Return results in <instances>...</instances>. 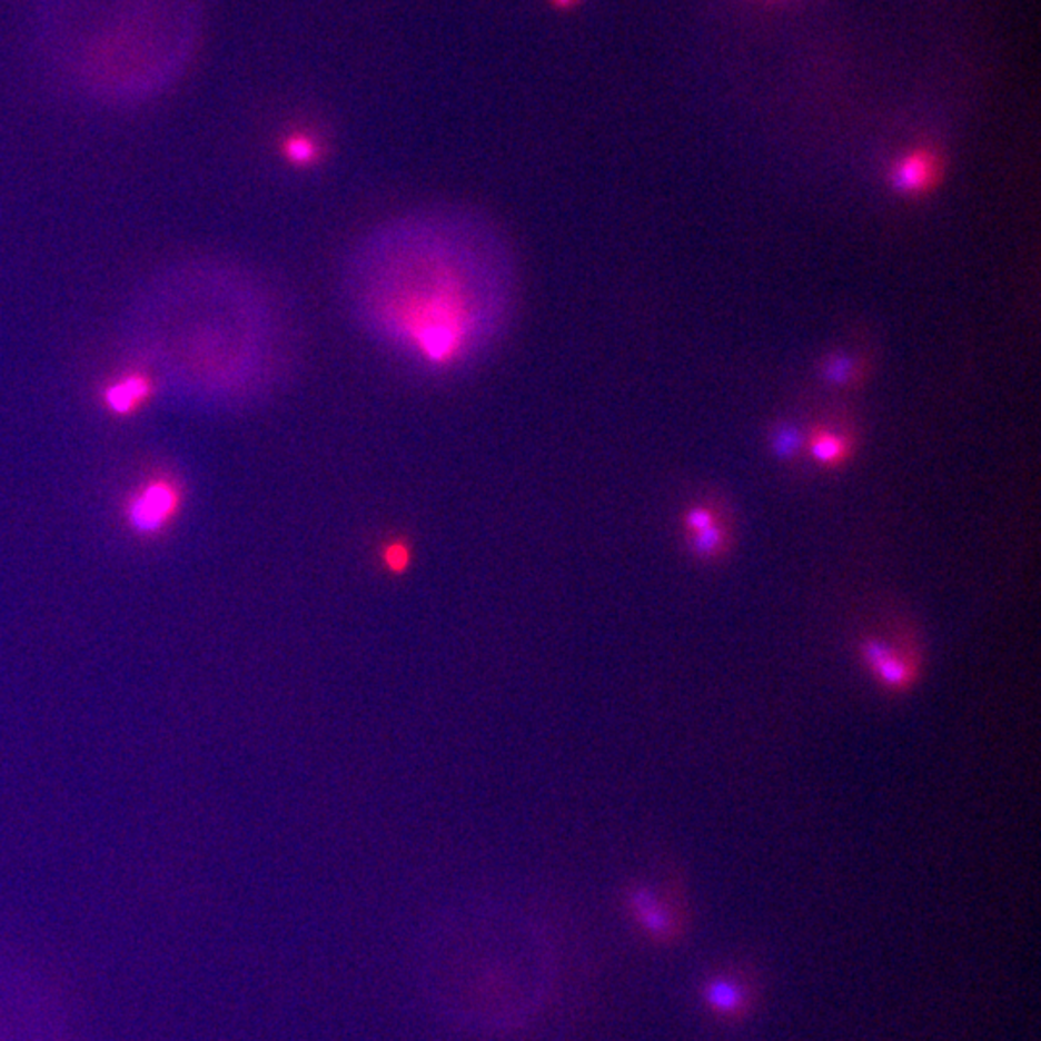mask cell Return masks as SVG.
Wrapping results in <instances>:
<instances>
[{
  "label": "cell",
  "mask_w": 1041,
  "mask_h": 1041,
  "mask_svg": "<svg viewBox=\"0 0 1041 1041\" xmlns=\"http://www.w3.org/2000/svg\"><path fill=\"white\" fill-rule=\"evenodd\" d=\"M282 152L291 165H307L317 157V143L305 133H294L284 139Z\"/></svg>",
  "instance_id": "7c38bea8"
},
{
  "label": "cell",
  "mask_w": 1041,
  "mask_h": 1041,
  "mask_svg": "<svg viewBox=\"0 0 1041 1041\" xmlns=\"http://www.w3.org/2000/svg\"><path fill=\"white\" fill-rule=\"evenodd\" d=\"M409 559H412V554L404 544H390V546L384 548L383 562L391 573L404 572L407 564H409Z\"/></svg>",
  "instance_id": "9a60e30c"
},
{
  "label": "cell",
  "mask_w": 1041,
  "mask_h": 1041,
  "mask_svg": "<svg viewBox=\"0 0 1041 1041\" xmlns=\"http://www.w3.org/2000/svg\"><path fill=\"white\" fill-rule=\"evenodd\" d=\"M575 2H577V0H554V4H556L557 8H569L573 7Z\"/></svg>",
  "instance_id": "2e32d148"
},
{
  "label": "cell",
  "mask_w": 1041,
  "mask_h": 1041,
  "mask_svg": "<svg viewBox=\"0 0 1041 1041\" xmlns=\"http://www.w3.org/2000/svg\"><path fill=\"white\" fill-rule=\"evenodd\" d=\"M772 444H774L775 454L781 457V459H787V462H795L801 456V448H803V438L801 434L796 433V428L787 427H777L774 436H772Z\"/></svg>",
  "instance_id": "4fadbf2b"
},
{
  "label": "cell",
  "mask_w": 1041,
  "mask_h": 1041,
  "mask_svg": "<svg viewBox=\"0 0 1041 1041\" xmlns=\"http://www.w3.org/2000/svg\"><path fill=\"white\" fill-rule=\"evenodd\" d=\"M940 155L932 147H914L891 168L893 188L909 197L930 194L941 180Z\"/></svg>",
  "instance_id": "8992f818"
},
{
  "label": "cell",
  "mask_w": 1041,
  "mask_h": 1041,
  "mask_svg": "<svg viewBox=\"0 0 1041 1041\" xmlns=\"http://www.w3.org/2000/svg\"><path fill=\"white\" fill-rule=\"evenodd\" d=\"M184 507V486L180 480L159 473L139 483L123 502V523L131 535L155 538L167 533Z\"/></svg>",
  "instance_id": "277c9868"
},
{
  "label": "cell",
  "mask_w": 1041,
  "mask_h": 1041,
  "mask_svg": "<svg viewBox=\"0 0 1041 1041\" xmlns=\"http://www.w3.org/2000/svg\"><path fill=\"white\" fill-rule=\"evenodd\" d=\"M347 291L363 326L413 363L456 369L506 325L514 270L490 226L462 212L399 218L357 247Z\"/></svg>",
  "instance_id": "6da1fadb"
},
{
  "label": "cell",
  "mask_w": 1041,
  "mask_h": 1041,
  "mask_svg": "<svg viewBox=\"0 0 1041 1041\" xmlns=\"http://www.w3.org/2000/svg\"><path fill=\"white\" fill-rule=\"evenodd\" d=\"M717 519H720V514H717L714 507H694V509L688 512L687 517H685V531H687L688 536L696 535V533H701L704 528H708L710 525H714Z\"/></svg>",
  "instance_id": "5bb4252c"
},
{
  "label": "cell",
  "mask_w": 1041,
  "mask_h": 1041,
  "mask_svg": "<svg viewBox=\"0 0 1041 1041\" xmlns=\"http://www.w3.org/2000/svg\"><path fill=\"white\" fill-rule=\"evenodd\" d=\"M810 454L825 467H839L853 452V442L825 428H812L809 436Z\"/></svg>",
  "instance_id": "9c48e42d"
},
{
  "label": "cell",
  "mask_w": 1041,
  "mask_h": 1041,
  "mask_svg": "<svg viewBox=\"0 0 1041 1041\" xmlns=\"http://www.w3.org/2000/svg\"><path fill=\"white\" fill-rule=\"evenodd\" d=\"M0 1041H72L51 988L28 964L2 951Z\"/></svg>",
  "instance_id": "3957f363"
},
{
  "label": "cell",
  "mask_w": 1041,
  "mask_h": 1041,
  "mask_svg": "<svg viewBox=\"0 0 1041 1041\" xmlns=\"http://www.w3.org/2000/svg\"><path fill=\"white\" fill-rule=\"evenodd\" d=\"M688 546H691L694 556L702 559V562L720 559L730 548V528L722 519H717L708 528H704L696 535L688 536Z\"/></svg>",
  "instance_id": "30bf717a"
},
{
  "label": "cell",
  "mask_w": 1041,
  "mask_h": 1041,
  "mask_svg": "<svg viewBox=\"0 0 1041 1041\" xmlns=\"http://www.w3.org/2000/svg\"><path fill=\"white\" fill-rule=\"evenodd\" d=\"M706 1003L722 1019H737L748 1011L751 991L735 974H720L706 985Z\"/></svg>",
  "instance_id": "ba28073f"
},
{
  "label": "cell",
  "mask_w": 1041,
  "mask_h": 1041,
  "mask_svg": "<svg viewBox=\"0 0 1041 1041\" xmlns=\"http://www.w3.org/2000/svg\"><path fill=\"white\" fill-rule=\"evenodd\" d=\"M859 654L875 680L893 693L911 688L920 672V648L916 635L906 623L895 635V643H885L878 636H864Z\"/></svg>",
  "instance_id": "5b68a950"
},
{
  "label": "cell",
  "mask_w": 1041,
  "mask_h": 1041,
  "mask_svg": "<svg viewBox=\"0 0 1041 1041\" xmlns=\"http://www.w3.org/2000/svg\"><path fill=\"white\" fill-rule=\"evenodd\" d=\"M824 376L827 383L841 388H854L862 380L861 363L849 359L845 355H833L824 363Z\"/></svg>",
  "instance_id": "8fae6325"
},
{
  "label": "cell",
  "mask_w": 1041,
  "mask_h": 1041,
  "mask_svg": "<svg viewBox=\"0 0 1041 1041\" xmlns=\"http://www.w3.org/2000/svg\"><path fill=\"white\" fill-rule=\"evenodd\" d=\"M157 394V383L147 370H126L101 391L102 407L115 417H130L145 409Z\"/></svg>",
  "instance_id": "52a82bcc"
},
{
  "label": "cell",
  "mask_w": 1041,
  "mask_h": 1041,
  "mask_svg": "<svg viewBox=\"0 0 1041 1041\" xmlns=\"http://www.w3.org/2000/svg\"><path fill=\"white\" fill-rule=\"evenodd\" d=\"M556 974L541 925L523 914L473 906L434 922L420 978L444 1017L480 1032L520 1027L546 1003Z\"/></svg>",
  "instance_id": "7a4b0ae2"
}]
</instances>
